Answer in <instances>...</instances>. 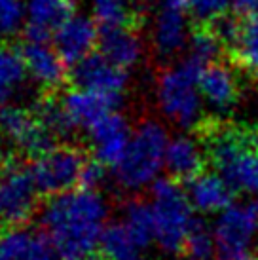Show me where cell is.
Segmentation results:
<instances>
[{"instance_id":"obj_1","label":"cell","mask_w":258,"mask_h":260,"mask_svg":"<svg viewBox=\"0 0 258 260\" xmlns=\"http://www.w3.org/2000/svg\"><path fill=\"white\" fill-rule=\"evenodd\" d=\"M40 222L59 260H86L108 226L107 203L97 190L76 188L48 198Z\"/></svg>"},{"instance_id":"obj_2","label":"cell","mask_w":258,"mask_h":260,"mask_svg":"<svg viewBox=\"0 0 258 260\" xmlns=\"http://www.w3.org/2000/svg\"><path fill=\"white\" fill-rule=\"evenodd\" d=\"M196 131L215 173L236 192L258 196V127L205 118Z\"/></svg>"},{"instance_id":"obj_3","label":"cell","mask_w":258,"mask_h":260,"mask_svg":"<svg viewBox=\"0 0 258 260\" xmlns=\"http://www.w3.org/2000/svg\"><path fill=\"white\" fill-rule=\"evenodd\" d=\"M205 69L184 57L180 63L165 69L156 86L158 107L165 118L186 129H198L203 118V97L200 76Z\"/></svg>"},{"instance_id":"obj_4","label":"cell","mask_w":258,"mask_h":260,"mask_svg":"<svg viewBox=\"0 0 258 260\" xmlns=\"http://www.w3.org/2000/svg\"><path fill=\"white\" fill-rule=\"evenodd\" d=\"M167 145V131L158 120H144L139 123L125 156L114 169L118 182L127 190H139L158 181L156 177L162 166H165Z\"/></svg>"},{"instance_id":"obj_5","label":"cell","mask_w":258,"mask_h":260,"mask_svg":"<svg viewBox=\"0 0 258 260\" xmlns=\"http://www.w3.org/2000/svg\"><path fill=\"white\" fill-rule=\"evenodd\" d=\"M152 213L156 226V241L171 254H182L184 241L192 226V203L179 181L164 177L152 182Z\"/></svg>"},{"instance_id":"obj_6","label":"cell","mask_w":258,"mask_h":260,"mask_svg":"<svg viewBox=\"0 0 258 260\" xmlns=\"http://www.w3.org/2000/svg\"><path fill=\"white\" fill-rule=\"evenodd\" d=\"M87 164L84 152L71 145L53 146L33 159L30 173L38 192L48 198L80 188L82 171Z\"/></svg>"},{"instance_id":"obj_7","label":"cell","mask_w":258,"mask_h":260,"mask_svg":"<svg viewBox=\"0 0 258 260\" xmlns=\"http://www.w3.org/2000/svg\"><path fill=\"white\" fill-rule=\"evenodd\" d=\"M38 188L30 167L14 159L0 167V224L21 226L33 217L38 205Z\"/></svg>"},{"instance_id":"obj_8","label":"cell","mask_w":258,"mask_h":260,"mask_svg":"<svg viewBox=\"0 0 258 260\" xmlns=\"http://www.w3.org/2000/svg\"><path fill=\"white\" fill-rule=\"evenodd\" d=\"M0 133L33 159L53 148L55 139L35 112H29L19 105L0 107Z\"/></svg>"},{"instance_id":"obj_9","label":"cell","mask_w":258,"mask_h":260,"mask_svg":"<svg viewBox=\"0 0 258 260\" xmlns=\"http://www.w3.org/2000/svg\"><path fill=\"white\" fill-rule=\"evenodd\" d=\"M258 230L256 205H232L224 211L215 228L220 258L230 260L247 253V247Z\"/></svg>"},{"instance_id":"obj_10","label":"cell","mask_w":258,"mask_h":260,"mask_svg":"<svg viewBox=\"0 0 258 260\" xmlns=\"http://www.w3.org/2000/svg\"><path fill=\"white\" fill-rule=\"evenodd\" d=\"M131 137L133 131L129 127L125 116L120 112L107 114L89 129L95 159L105 167L116 169V166L122 161L127 152Z\"/></svg>"},{"instance_id":"obj_11","label":"cell","mask_w":258,"mask_h":260,"mask_svg":"<svg viewBox=\"0 0 258 260\" xmlns=\"http://www.w3.org/2000/svg\"><path fill=\"white\" fill-rule=\"evenodd\" d=\"M101 32L93 17L74 14L63 23L53 35V48L63 57L64 63L78 65L82 59L89 57L93 48L99 46Z\"/></svg>"},{"instance_id":"obj_12","label":"cell","mask_w":258,"mask_h":260,"mask_svg":"<svg viewBox=\"0 0 258 260\" xmlns=\"http://www.w3.org/2000/svg\"><path fill=\"white\" fill-rule=\"evenodd\" d=\"M72 80H74V86L82 89L122 97L127 87L129 74L127 71L110 63L105 55L91 53L89 57L82 59L78 65H74Z\"/></svg>"},{"instance_id":"obj_13","label":"cell","mask_w":258,"mask_h":260,"mask_svg":"<svg viewBox=\"0 0 258 260\" xmlns=\"http://www.w3.org/2000/svg\"><path fill=\"white\" fill-rule=\"evenodd\" d=\"M0 260H59L46 234L29 226H0Z\"/></svg>"},{"instance_id":"obj_14","label":"cell","mask_w":258,"mask_h":260,"mask_svg":"<svg viewBox=\"0 0 258 260\" xmlns=\"http://www.w3.org/2000/svg\"><path fill=\"white\" fill-rule=\"evenodd\" d=\"M63 105L76 129H91L95 123L107 114L118 112L122 105L120 95H107L99 91H89L82 87L69 89L63 95Z\"/></svg>"},{"instance_id":"obj_15","label":"cell","mask_w":258,"mask_h":260,"mask_svg":"<svg viewBox=\"0 0 258 260\" xmlns=\"http://www.w3.org/2000/svg\"><path fill=\"white\" fill-rule=\"evenodd\" d=\"M74 0H25L29 42H48L51 35L74 15Z\"/></svg>"},{"instance_id":"obj_16","label":"cell","mask_w":258,"mask_h":260,"mask_svg":"<svg viewBox=\"0 0 258 260\" xmlns=\"http://www.w3.org/2000/svg\"><path fill=\"white\" fill-rule=\"evenodd\" d=\"M27 76L44 89H55L64 80V63L57 50L48 42H27L21 48Z\"/></svg>"},{"instance_id":"obj_17","label":"cell","mask_w":258,"mask_h":260,"mask_svg":"<svg viewBox=\"0 0 258 260\" xmlns=\"http://www.w3.org/2000/svg\"><path fill=\"white\" fill-rule=\"evenodd\" d=\"M192 30L188 29V19L184 12L159 10L150 29V42L154 53L159 59H173L188 48Z\"/></svg>"},{"instance_id":"obj_18","label":"cell","mask_w":258,"mask_h":260,"mask_svg":"<svg viewBox=\"0 0 258 260\" xmlns=\"http://www.w3.org/2000/svg\"><path fill=\"white\" fill-rule=\"evenodd\" d=\"M99 53L116 67L129 71L139 65L144 55L143 38L129 25L108 27L101 30Z\"/></svg>"},{"instance_id":"obj_19","label":"cell","mask_w":258,"mask_h":260,"mask_svg":"<svg viewBox=\"0 0 258 260\" xmlns=\"http://www.w3.org/2000/svg\"><path fill=\"white\" fill-rule=\"evenodd\" d=\"M207 164L205 150H201L194 139L186 135H177L169 139V145L165 150V167L171 179L179 181L180 184L184 182L188 184L205 173Z\"/></svg>"},{"instance_id":"obj_20","label":"cell","mask_w":258,"mask_h":260,"mask_svg":"<svg viewBox=\"0 0 258 260\" xmlns=\"http://www.w3.org/2000/svg\"><path fill=\"white\" fill-rule=\"evenodd\" d=\"M200 91L203 101L216 110H232L241 99V87L234 71L226 65L213 63L200 76Z\"/></svg>"},{"instance_id":"obj_21","label":"cell","mask_w":258,"mask_h":260,"mask_svg":"<svg viewBox=\"0 0 258 260\" xmlns=\"http://www.w3.org/2000/svg\"><path fill=\"white\" fill-rule=\"evenodd\" d=\"M188 198L190 203L201 213H216V211H226L234 205L236 190L230 186L218 173H205L200 175L198 179L188 182Z\"/></svg>"},{"instance_id":"obj_22","label":"cell","mask_w":258,"mask_h":260,"mask_svg":"<svg viewBox=\"0 0 258 260\" xmlns=\"http://www.w3.org/2000/svg\"><path fill=\"white\" fill-rule=\"evenodd\" d=\"M101 251L107 260H137L141 258L143 247L139 245L125 222H112L105 228L101 238Z\"/></svg>"},{"instance_id":"obj_23","label":"cell","mask_w":258,"mask_h":260,"mask_svg":"<svg viewBox=\"0 0 258 260\" xmlns=\"http://www.w3.org/2000/svg\"><path fill=\"white\" fill-rule=\"evenodd\" d=\"M27 71L23 65L21 53L0 46V103H8L19 93L25 84Z\"/></svg>"},{"instance_id":"obj_24","label":"cell","mask_w":258,"mask_h":260,"mask_svg":"<svg viewBox=\"0 0 258 260\" xmlns=\"http://www.w3.org/2000/svg\"><path fill=\"white\" fill-rule=\"evenodd\" d=\"M230 53L234 63L245 71H258V14L241 19L239 37Z\"/></svg>"},{"instance_id":"obj_25","label":"cell","mask_w":258,"mask_h":260,"mask_svg":"<svg viewBox=\"0 0 258 260\" xmlns=\"http://www.w3.org/2000/svg\"><path fill=\"white\" fill-rule=\"evenodd\" d=\"M222 42L218 40L215 32L211 30V27L207 25H200L198 29L192 30L190 40H188L186 48V57L196 61L198 65H201L203 69H207L209 65H213L216 61V57L222 51Z\"/></svg>"},{"instance_id":"obj_26","label":"cell","mask_w":258,"mask_h":260,"mask_svg":"<svg viewBox=\"0 0 258 260\" xmlns=\"http://www.w3.org/2000/svg\"><path fill=\"white\" fill-rule=\"evenodd\" d=\"M216 239L211 234L207 220L203 217H194L190 232L184 241L182 256L186 260H213Z\"/></svg>"},{"instance_id":"obj_27","label":"cell","mask_w":258,"mask_h":260,"mask_svg":"<svg viewBox=\"0 0 258 260\" xmlns=\"http://www.w3.org/2000/svg\"><path fill=\"white\" fill-rule=\"evenodd\" d=\"M123 222L127 226L131 234L135 236L139 245L146 247L152 239H156V226H154V213H152V205L144 202H129L125 207V217Z\"/></svg>"},{"instance_id":"obj_28","label":"cell","mask_w":258,"mask_h":260,"mask_svg":"<svg viewBox=\"0 0 258 260\" xmlns=\"http://www.w3.org/2000/svg\"><path fill=\"white\" fill-rule=\"evenodd\" d=\"M35 114L48 127V131L53 137H69L72 131L76 129L71 116L64 109L63 101H59V99H42L36 105Z\"/></svg>"},{"instance_id":"obj_29","label":"cell","mask_w":258,"mask_h":260,"mask_svg":"<svg viewBox=\"0 0 258 260\" xmlns=\"http://www.w3.org/2000/svg\"><path fill=\"white\" fill-rule=\"evenodd\" d=\"M86 4L89 6L91 17L103 25V29L127 25L131 21L129 0H86Z\"/></svg>"},{"instance_id":"obj_30","label":"cell","mask_w":258,"mask_h":260,"mask_svg":"<svg viewBox=\"0 0 258 260\" xmlns=\"http://www.w3.org/2000/svg\"><path fill=\"white\" fill-rule=\"evenodd\" d=\"M27 27L25 0H0V37H14Z\"/></svg>"},{"instance_id":"obj_31","label":"cell","mask_w":258,"mask_h":260,"mask_svg":"<svg viewBox=\"0 0 258 260\" xmlns=\"http://www.w3.org/2000/svg\"><path fill=\"white\" fill-rule=\"evenodd\" d=\"M232 0H190L188 12L200 25H211L226 15Z\"/></svg>"},{"instance_id":"obj_32","label":"cell","mask_w":258,"mask_h":260,"mask_svg":"<svg viewBox=\"0 0 258 260\" xmlns=\"http://www.w3.org/2000/svg\"><path fill=\"white\" fill-rule=\"evenodd\" d=\"M207 27H211V30L218 37V40L222 42L224 48L232 50V46L236 44L237 37H239L241 19H237L236 15L226 14V15H222L220 19H216V21H213L211 25H207Z\"/></svg>"},{"instance_id":"obj_33","label":"cell","mask_w":258,"mask_h":260,"mask_svg":"<svg viewBox=\"0 0 258 260\" xmlns=\"http://www.w3.org/2000/svg\"><path fill=\"white\" fill-rule=\"evenodd\" d=\"M105 179V166L99 164L97 159H87L86 167L82 171V179H80V188H87V190H97L101 181Z\"/></svg>"},{"instance_id":"obj_34","label":"cell","mask_w":258,"mask_h":260,"mask_svg":"<svg viewBox=\"0 0 258 260\" xmlns=\"http://www.w3.org/2000/svg\"><path fill=\"white\" fill-rule=\"evenodd\" d=\"M232 8L236 14L249 17L258 14V0H232Z\"/></svg>"},{"instance_id":"obj_35","label":"cell","mask_w":258,"mask_h":260,"mask_svg":"<svg viewBox=\"0 0 258 260\" xmlns=\"http://www.w3.org/2000/svg\"><path fill=\"white\" fill-rule=\"evenodd\" d=\"M164 10H173V12H184L190 6V0H159Z\"/></svg>"},{"instance_id":"obj_36","label":"cell","mask_w":258,"mask_h":260,"mask_svg":"<svg viewBox=\"0 0 258 260\" xmlns=\"http://www.w3.org/2000/svg\"><path fill=\"white\" fill-rule=\"evenodd\" d=\"M230 260H258V256L249 254V253H243V254H237V256H234V258H230Z\"/></svg>"},{"instance_id":"obj_37","label":"cell","mask_w":258,"mask_h":260,"mask_svg":"<svg viewBox=\"0 0 258 260\" xmlns=\"http://www.w3.org/2000/svg\"><path fill=\"white\" fill-rule=\"evenodd\" d=\"M86 260H107V258H105V256H93V254H91V256H87Z\"/></svg>"},{"instance_id":"obj_38","label":"cell","mask_w":258,"mask_h":260,"mask_svg":"<svg viewBox=\"0 0 258 260\" xmlns=\"http://www.w3.org/2000/svg\"><path fill=\"white\" fill-rule=\"evenodd\" d=\"M129 2H137V4H143V2H148V0H129Z\"/></svg>"},{"instance_id":"obj_39","label":"cell","mask_w":258,"mask_h":260,"mask_svg":"<svg viewBox=\"0 0 258 260\" xmlns=\"http://www.w3.org/2000/svg\"><path fill=\"white\" fill-rule=\"evenodd\" d=\"M4 166V164H2V154H0V167Z\"/></svg>"},{"instance_id":"obj_40","label":"cell","mask_w":258,"mask_h":260,"mask_svg":"<svg viewBox=\"0 0 258 260\" xmlns=\"http://www.w3.org/2000/svg\"><path fill=\"white\" fill-rule=\"evenodd\" d=\"M256 82H258V71H256Z\"/></svg>"},{"instance_id":"obj_41","label":"cell","mask_w":258,"mask_h":260,"mask_svg":"<svg viewBox=\"0 0 258 260\" xmlns=\"http://www.w3.org/2000/svg\"><path fill=\"white\" fill-rule=\"evenodd\" d=\"M137 260H143V258H137Z\"/></svg>"}]
</instances>
